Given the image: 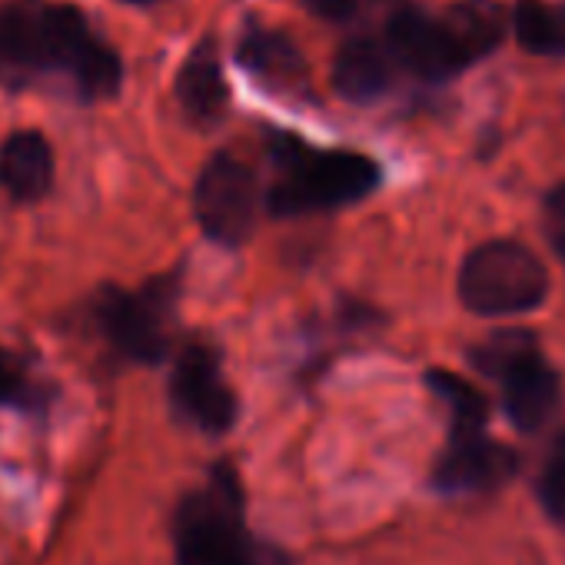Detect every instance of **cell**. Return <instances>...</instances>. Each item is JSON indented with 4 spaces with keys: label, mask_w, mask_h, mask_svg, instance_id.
Instances as JSON below:
<instances>
[{
    "label": "cell",
    "mask_w": 565,
    "mask_h": 565,
    "mask_svg": "<svg viewBox=\"0 0 565 565\" xmlns=\"http://www.w3.org/2000/svg\"><path fill=\"white\" fill-rule=\"evenodd\" d=\"M170 406L173 413L206 436H223L239 416V399L223 376L220 356L193 343L186 347L170 373Z\"/></svg>",
    "instance_id": "9c48e42d"
},
{
    "label": "cell",
    "mask_w": 565,
    "mask_h": 565,
    "mask_svg": "<svg viewBox=\"0 0 565 565\" xmlns=\"http://www.w3.org/2000/svg\"><path fill=\"white\" fill-rule=\"evenodd\" d=\"M263 190L249 163L233 153H216L196 177L193 216L200 230L220 246H243L259 220Z\"/></svg>",
    "instance_id": "52a82bcc"
},
{
    "label": "cell",
    "mask_w": 565,
    "mask_h": 565,
    "mask_svg": "<svg viewBox=\"0 0 565 565\" xmlns=\"http://www.w3.org/2000/svg\"><path fill=\"white\" fill-rule=\"evenodd\" d=\"M130 4H150V0H130Z\"/></svg>",
    "instance_id": "44dd1931"
},
{
    "label": "cell",
    "mask_w": 565,
    "mask_h": 565,
    "mask_svg": "<svg viewBox=\"0 0 565 565\" xmlns=\"http://www.w3.org/2000/svg\"><path fill=\"white\" fill-rule=\"evenodd\" d=\"M307 11L317 14L320 21H333V24H343L356 14L360 0H303Z\"/></svg>",
    "instance_id": "ffe728a7"
},
{
    "label": "cell",
    "mask_w": 565,
    "mask_h": 565,
    "mask_svg": "<svg viewBox=\"0 0 565 565\" xmlns=\"http://www.w3.org/2000/svg\"><path fill=\"white\" fill-rule=\"evenodd\" d=\"M386 47L399 67L429 84H443L479 61L449 18H433L416 8H399L390 18Z\"/></svg>",
    "instance_id": "ba28073f"
},
{
    "label": "cell",
    "mask_w": 565,
    "mask_h": 565,
    "mask_svg": "<svg viewBox=\"0 0 565 565\" xmlns=\"http://www.w3.org/2000/svg\"><path fill=\"white\" fill-rule=\"evenodd\" d=\"M519 472V452L479 429H449V446L433 466V489L443 495H486Z\"/></svg>",
    "instance_id": "30bf717a"
},
{
    "label": "cell",
    "mask_w": 565,
    "mask_h": 565,
    "mask_svg": "<svg viewBox=\"0 0 565 565\" xmlns=\"http://www.w3.org/2000/svg\"><path fill=\"white\" fill-rule=\"evenodd\" d=\"M469 356L479 373L499 380L505 416L519 433H539L548 423L562 396V380L539 353V343L529 330L492 333Z\"/></svg>",
    "instance_id": "5b68a950"
},
{
    "label": "cell",
    "mask_w": 565,
    "mask_h": 565,
    "mask_svg": "<svg viewBox=\"0 0 565 565\" xmlns=\"http://www.w3.org/2000/svg\"><path fill=\"white\" fill-rule=\"evenodd\" d=\"M236 61L253 81H259L273 94L300 97L310 87V71L300 47L279 31H249L239 41Z\"/></svg>",
    "instance_id": "8fae6325"
},
{
    "label": "cell",
    "mask_w": 565,
    "mask_h": 565,
    "mask_svg": "<svg viewBox=\"0 0 565 565\" xmlns=\"http://www.w3.org/2000/svg\"><path fill=\"white\" fill-rule=\"evenodd\" d=\"M54 183V150L44 134L18 130L0 143V186L18 203L41 200Z\"/></svg>",
    "instance_id": "4fadbf2b"
},
{
    "label": "cell",
    "mask_w": 565,
    "mask_h": 565,
    "mask_svg": "<svg viewBox=\"0 0 565 565\" xmlns=\"http://www.w3.org/2000/svg\"><path fill=\"white\" fill-rule=\"evenodd\" d=\"M393 54L390 47L356 38L340 47L333 61V87L343 100L353 104H373L393 87Z\"/></svg>",
    "instance_id": "5bb4252c"
},
{
    "label": "cell",
    "mask_w": 565,
    "mask_h": 565,
    "mask_svg": "<svg viewBox=\"0 0 565 565\" xmlns=\"http://www.w3.org/2000/svg\"><path fill=\"white\" fill-rule=\"evenodd\" d=\"M512 31L519 38V44L532 54L552 57V54H565V14H555L535 0H522L512 14Z\"/></svg>",
    "instance_id": "2e32d148"
},
{
    "label": "cell",
    "mask_w": 565,
    "mask_h": 565,
    "mask_svg": "<svg viewBox=\"0 0 565 565\" xmlns=\"http://www.w3.org/2000/svg\"><path fill=\"white\" fill-rule=\"evenodd\" d=\"M459 300L476 317H525L548 297V269L512 239H489L466 253L459 266Z\"/></svg>",
    "instance_id": "277c9868"
},
{
    "label": "cell",
    "mask_w": 565,
    "mask_h": 565,
    "mask_svg": "<svg viewBox=\"0 0 565 565\" xmlns=\"http://www.w3.org/2000/svg\"><path fill=\"white\" fill-rule=\"evenodd\" d=\"M426 386L446 403V409L452 416V429H479L489 423V399L462 376H456L449 370H429Z\"/></svg>",
    "instance_id": "9a60e30c"
},
{
    "label": "cell",
    "mask_w": 565,
    "mask_h": 565,
    "mask_svg": "<svg viewBox=\"0 0 565 565\" xmlns=\"http://www.w3.org/2000/svg\"><path fill=\"white\" fill-rule=\"evenodd\" d=\"M276 180L266 193L273 216H307L350 206L380 186V163L353 150H320L294 134L269 140Z\"/></svg>",
    "instance_id": "3957f363"
},
{
    "label": "cell",
    "mask_w": 565,
    "mask_h": 565,
    "mask_svg": "<svg viewBox=\"0 0 565 565\" xmlns=\"http://www.w3.org/2000/svg\"><path fill=\"white\" fill-rule=\"evenodd\" d=\"M535 492H539L545 515H552L555 522H565V429L555 436V443L542 462Z\"/></svg>",
    "instance_id": "ac0fdd59"
},
{
    "label": "cell",
    "mask_w": 565,
    "mask_h": 565,
    "mask_svg": "<svg viewBox=\"0 0 565 565\" xmlns=\"http://www.w3.org/2000/svg\"><path fill=\"white\" fill-rule=\"evenodd\" d=\"M545 230L552 246L565 256V183L555 186L545 200Z\"/></svg>",
    "instance_id": "d6986e66"
},
{
    "label": "cell",
    "mask_w": 565,
    "mask_h": 565,
    "mask_svg": "<svg viewBox=\"0 0 565 565\" xmlns=\"http://www.w3.org/2000/svg\"><path fill=\"white\" fill-rule=\"evenodd\" d=\"M562 525H565V522H562Z\"/></svg>",
    "instance_id": "7402d4cb"
},
{
    "label": "cell",
    "mask_w": 565,
    "mask_h": 565,
    "mask_svg": "<svg viewBox=\"0 0 565 565\" xmlns=\"http://www.w3.org/2000/svg\"><path fill=\"white\" fill-rule=\"evenodd\" d=\"M0 406L21 413H41L47 406V390L38 383L31 366L4 347H0Z\"/></svg>",
    "instance_id": "e0dca14e"
},
{
    "label": "cell",
    "mask_w": 565,
    "mask_h": 565,
    "mask_svg": "<svg viewBox=\"0 0 565 565\" xmlns=\"http://www.w3.org/2000/svg\"><path fill=\"white\" fill-rule=\"evenodd\" d=\"M177 97H180V107L186 110V117L196 124H216L226 114L230 87L223 77L216 41L206 38L186 54V61L177 71Z\"/></svg>",
    "instance_id": "7c38bea8"
},
{
    "label": "cell",
    "mask_w": 565,
    "mask_h": 565,
    "mask_svg": "<svg viewBox=\"0 0 565 565\" xmlns=\"http://www.w3.org/2000/svg\"><path fill=\"white\" fill-rule=\"evenodd\" d=\"M173 279H153L140 290H104L94 303V320L107 343L134 363H160L170 353L173 330Z\"/></svg>",
    "instance_id": "8992f818"
},
{
    "label": "cell",
    "mask_w": 565,
    "mask_h": 565,
    "mask_svg": "<svg viewBox=\"0 0 565 565\" xmlns=\"http://www.w3.org/2000/svg\"><path fill=\"white\" fill-rule=\"evenodd\" d=\"M41 77H64L77 97L107 100L120 90L124 64L74 8H0V84L18 87Z\"/></svg>",
    "instance_id": "6da1fadb"
},
{
    "label": "cell",
    "mask_w": 565,
    "mask_h": 565,
    "mask_svg": "<svg viewBox=\"0 0 565 565\" xmlns=\"http://www.w3.org/2000/svg\"><path fill=\"white\" fill-rule=\"evenodd\" d=\"M177 565H294L279 545L246 525V499L230 462H216L203 486L190 489L173 512Z\"/></svg>",
    "instance_id": "7a4b0ae2"
}]
</instances>
